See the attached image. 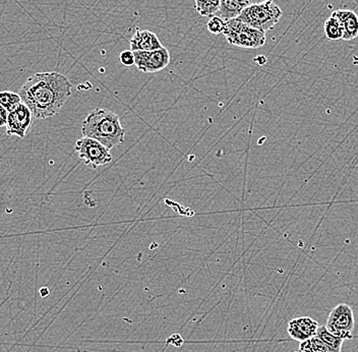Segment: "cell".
Instances as JSON below:
<instances>
[{
    "instance_id": "6da1fadb",
    "label": "cell",
    "mask_w": 358,
    "mask_h": 352,
    "mask_svg": "<svg viewBox=\"0 0 358 352\" xmlns=\"http://www.w3.org/2000/svg\"><path fill=\"white\" fill-rule=\"evenodd\" d=\"M72 88L70 79L61 72H36L29 77L19 94L35 118L46 119L63 109L72 96Z\"/></svg>"
},
{
    "instance_id": "7a4b0ae2",
    "label": "cell",
    "mask_w": 358,
    "mask_h": 352,
    "mask_svg": "<svg viewBox=\"0 0 358 352\" xmlns=\"http://www.w3.org/2000/svg\"><path fill=\"white\" fill-rule=\"evenodd\" d=\"M81 134L85 138L96 139L110 150L121 145L125 138V130L118 115L101 108L93 110L86 117Z\"/></svg>"
},
{
    "instance_id": "3957f363",
    "label": "cell",
    "mask_w": 358,
    "mask_h": 352,
    "mask_svg": "<svg viewBox=\"0 0 358 352\" xmlns=\"http://www.w3.org/2000/svg\"><path fill=\"white\" fill-rule=\"evenodd\" d=\"M283 13L281 8L274 2L251 4L245 8L236 19L260 32L273 30L279 23Z\"/></svg>"
},
{
    "instance_id": "277c9868",
    "label": "cell",
    "mask_w": 358,
    "mask_h": 352,
    "mask_svg": "<svg viewBox=\"0 0 358 352\" xmlns=\"http://www.w3.org/2000/svg\"><path fill=\"white\" fill-rule=\"evenodd\" d=\"M223 35L231 45L247 49L263 47L267 40L266 33L251 28L238 19L226 21Z\"/></svg>"
},
{
    "instance_id": "5b68a950",
    "label": "cell",
    "mask_w": 358,
    "mask_h": 352,
    "mask_svg": "<svg viewBox=\"0 0 358 352\" xmlns=\"http://www.w3.org/2000/svg\"><path fill=\"white\" fill-rule=\"evenodd\" d=\"M355 319L352 307L346 303H340L329 314L326 329L336 337L343 340L352 339Z\"/></svg>"
},
{
    "instance_id": "8992f818",
    "label": "cell",
    "mask_w": 358,
    "mask_h": 352,
    "mask_svg": "<svg viewBox=\"0 0 358 352\" xmlns=\"http://www.w3.org/2000/svg\"><path fill=\"white\" fill-rule=\"evenodd\" d=\"M79 158L92 169H96L99 166L112 162V154L110 149L99 143L96 139L84 138L77 139L75 148Z\"/></svg>"
},
{
    "instance_id": "52a82bcc",
    "label": "cell",
    "mask_w": 358,
    "mask_h": 352,
    "mask_svg": "<svg viewBox=\"0 0 358 352\" xmlns=\"http://www.w3.org/2000/svg\"><path fill=\"white\" fill-rule=\"evenodd\" d=\"M134 66L145 74L161 72L169 66L171 57L169 51L163 46L160 49L134 51Z\"/></svg>"
},
{
    "instance_id": "ba28073f",
    "label": "cell",
    "mask_w": 358,
    "mask_h": 352,
    "mask_svg": "<svg viewBox=\"0 0 358 352\" xmlns=\"http://www.w3.org/2000/svg\"><path fill=\"white\" fill-rule=\"evenodd\" d=\"M33 114L30 108L22 102L13 112H8L6 134L8 137L17 136L24 139L33 123Z\"/></svg>"
},
{
    "instance_id": "9c48e42d",
    "label": "cell",
    "mask_w": 358,
    "mask_h": 352,
    "mask_svg": "<svg viewBox=\"0 0 358 352\" xmlns=\"http://www.w3.org/2000/svg\"><path fill=\"white\" fill-rule=\"evenodd\" d=\"M319 323L311 316H298L289 321L287 332L293 340L302 341L313 337L317 333Z\"/></svg>"
},
{
    "instance_id": "30bf717a",
    "label": "cell",
    "mask_w": 358,
    "mask_h": 352,
    "mask_svg": "<svg viewBox=\"0 0 358 352\" xmlns=\"http://www.w3.org/2000/svg\"><path fill=\"white\" fill-rule=\"evenodd\" d=\"M342 30V40L351 41L358 37V15L350 10H338L332 13Z\"/></svg>"
},
{
    "instance_id": "8fae6325",
    "label": "cell",
    "mask_w": 358,
    "mask_h": 352,
    "mask_svg": "<svg viewBox=\"0 0 358 352\" xmlns=\"http://www.w3.org/2000/svg\"><path fill=\"white\" fill-rule=\"evenodd\" d=\"M130 50L152 51L160 49L163 47L162 43L154 32L149 30L137 29L136 33L130 41Z\"/></svg>"
},
{
    "instance_id": "7c38bea8",
    "label": "cell",
    "mask_w": 358,
    "mask_h": 352,
    "mask_svg": "<svg viewBox=\"0 0 358 352\" xmlns=\"http://www.w3.org/2000/svg\"><path fill=\"white\" fill-rule=\"evenodd\" d=\"M251 6L249 0H220L218 17L224 21L236 19L247 6Z\"/></svg>"
},
{
    "instance_id": "4fadbf2b",
    "label": "cell",
    "mask_w": 358,
    "mask_h": 352,
    "mask_svg": "<svg viewBox=\"0 0 358 352\" xmlns=\"http://www.w3.org/2000/svg\"><path fill=\"white\" fill-rule=\"evenodd\" d=\"M315 336L325 343L327 349H328L330 352H341L342 345H343V342L345 341L341 339V338L334 336L325 326H319Z\"/></svg>"
},
{
    "instance_id": "5bb4252c",
    "label": "cell",
    "mask_w": 358,
    "mask_h": 352,
    "mask_svg": "<svg viewBox=\"0 0 358 352\" xmlns=\"http://www.w3.org/2000/svg\"><path fill=\"white\" fill-rule=\"evenodd\" d=\"M196 12L203 17H213L218 13L220 0H194Z\"/></svg>"
},
{
    "instance_id": "9a60e30c",
    "label": "cell",
    "mask_w": 358,
    "mask_h": 352,
    "mask_svg": "<svg viewBox=\"0 0 358 352\" xmlns=\"http://www.w3.org/2000/svg\"><path fill=\"white\" fill-rule=\"evenodd\" d=\"M22 98L20 94L13 93L12 91H2L0 92V105L6 108L8 112H13L22 103Z\"/></svg>"
},
{
    "instance_id": "2e32d148",
    "label": "cell",
    "mask_w": 358,
    "mask_h": 352,
    "mask_svg": "<svg viewBox=\"0 0 358 352\" xmlns=\"http://www.w3.org/2000/svg\"><path fill=\"white\" fill-rule=\"evenodd\" d=\"M324 29L327 39L332 40V41L342 39L341 26H340L337 20L332 15L325 22Z\"/></svg>"
},
{
    "instance_id": "e0dca14e",
    "label": "cell",
    "mask_w": 358,
    "mask_h": 352,
    "mask_svg": "<svg viewBox=\"0 0 358 352\" xmlns=\"http://www.w3.org/2000/svg\"><path fill=\"white\" fill-rule=\"evenodd\" d=\"M299 352H330L327 349L325 343L319 338L313 337L309 338L300 342L299 344Z\"/></svg>"
},
{
    "instance_id": "ac0fdd59",
    "label": "cell",
    "mask_w": 358,
    "mask_h": 352,
    "mask_svg": "<svg viewBox=\"0 0 358 352\" xmlns=\"http://www.w3.org/2000/svg\"><path fill=\"white\" fill-rule=\"evenodd\" d=\"M225 24H226V21H224L222 17L213 15L208 22L207 28L211 34L221 35L224 32Z\"/></svg>"
},
{
    "instance_id": "d6986e66",
    "label": "cell",
    "mask_w": 358,
    "mask_h": 352,
    "mask_svg": "<svg viewBox=\"0 0 358 352\" xmlns=\"http://www.w3.org/2000/svg\"><path fill=\"white\" fill-rule=\"evenodd\" d=\"M119 61L123 66L130 68L134 66V55L132 50H125L119 55Z\"/></svg>"
},
{
    "instance_id": "ffe728a7",
    "label": "cell",
    "mask_w": 358,
    "mask_h": 352,
    "mask_svg": "<svg viewBox=\"0 0 358 352\" xmlns=\"http://www.w3.org/2000/svg\"><path fill=\"white\" fill-rule=\"evenodd\" d=\"M167 345H172L174 347H181L183 344V339L179 334H173L166 341Z\"/></svg>"
},
{
    "instance_id": "44dd1931",
    "label": "cell",
    "mask_w": 358,
    "mask_h": 352,
    "mask_svg": "<svg viewBox=\"0 0 358 352\" xmlns=\"http://www.w3.org/2000/svg\"><path fill=\"white\" fill-rule=\"evenodd\" d=\"M8 110H6V108H3L1 105H0V128H3V126H6V123H8Z\"/></svg>"
},
{
    "instance_id": "7402d4cb",
    "label": "cell",
    "mask_w": 358,
    "mask_h": 352,
    "mask_svg": "<svg viewBox=\"0 0 358 352\" xmlns=\"http://www.w3.org/2000/svg\"><path fill=\"white\" fill-rule=\"evenodd\" d=\"M251 4L266 3V2H274V0H249Z\"/></svg>"
},
{
    "instance_id": "603a6c76",
    "label": "cell",
    "mask_w": 358,
    "mask_h": 352,
    "mask_svg": "<svg viewBox=\"0 0 358 352\" xmlns=\"http://www.w3.org/2000/svg\"><path fill=\"white\" fill-rule=\"evenodd\" d=\"M40 294L43 296H47V294H49V290L47 289H40Z\"/></svg>"
},
{
    "instance_id": "cb8c5ba5",
    "label": "cell",
    "mask_w": 358,
    "mask_h": 352,
    "mask_svg": "<svg viewBox=\"0 0 358 352\" xmlns=\"http://www.w3.org/2000/svg\"><path fill=\"white\" fill-rule=\"evenodd\" d=\"M352 1H355V3H357V6H358V0H352Z\"/></svg>"
},
{
    "instance_id": "d4e9b609",
    "label": "cell",
    "mask_w": 358,
    "mask_h": 352,
    "mask_svg": "<svg viewBox=\"0 0 358 352\" xmlns=\"http://www.w3.org/2000/svg\"><path fill=\"white\" fill-rule=\"evenodd\" d=\"M293 352H299V351H293Z\"/></svg>"
}]
</instances>
